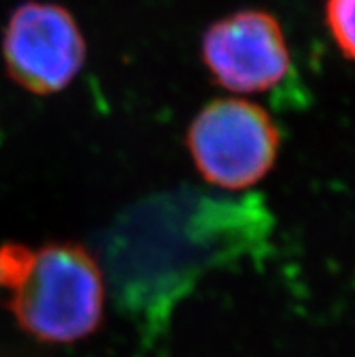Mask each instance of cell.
Returning <instances> with one entry per match:
<instances>
[{
  "instance_id": "2",
  "label": "cell",
  "mask_w": 355,
  "mask_h": 357,
  "mask_svg": "<svg viewBox=\"0 0 355 357\" xmlns=\"http://www.w3.org/2000/svg\"><path fill=\"white\" fill-rule=\"evenodd\" d=\"M279 136L274 120L259 105L239 98H220L194 118L187 145L199 174L229 190L256 185L274 167Z\"/></svg>"
},
{
  "instance_id": "3",
  "label": "cell",
  "mask_w": 355,
  "mask_h": 357,
  "mask_svg": "<svg viewBox=\"0 0 355 357\" xmlns=\"http://www.w3.org/2000/svg\"><path fill=\"white\" fill-rule=\"evenodd\" d=\"M8 75L33 95L66 89L86 62V40L68 9L27 2L11 15L2 40Z\"/></svg>"
},
{
  "instance_id": "1",
  "label": "cell",
  "mask_w": 355,
  "mask_h": 357,
  "mask_svg": "<svg viewBox=\"0 0 355 357\" xmlns=\"http://www.w3.org/2000/svg\"><path fill=\"white\" fill-rule=\"evenodd\" d=\"M0 285L11 290L9 310L27 334L45 343H75L104 317L105 287L95 258L82 245H24L0 249Z\"/></svg>"
},
{
  "instance_id": "5",
  "label": "cell",
  "mask_w": 355,
  "mask_h": 357,
  "mask_svg": "<svg viewBox=\"0 0 355 357\" xmlns=\"http://www.w3.org/2000/svg\"><path fill=\"white\" fill-rule=\"evenodd\" d=\"M354 2L355 0H328L326 22L342 56L354 59Z\"/></svg>"
},
{
  "instance_id": "4",
  "label": "cell",
  "mask_w": 355,
  "mask_h": 357,
  "mask_svg": "<svg viewBox=\"0 0 355 357\" xmlns=\"http://www.w3.org/2000/svg\"><path fill=\"white\" fill-rule=\"evenodd\" d=\"M202 53L212 78L234 93L272 89L292 68L281 26L263 11H239L212 24Z\"/></svg>"
}]
</instances>
